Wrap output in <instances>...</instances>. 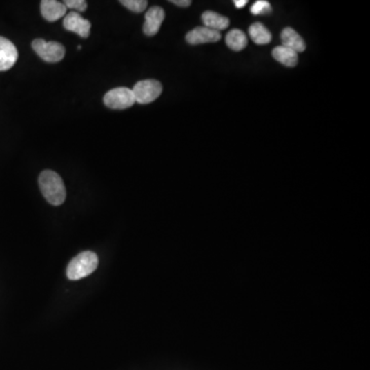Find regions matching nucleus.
<instances>
[{
  "label": "nucleus",
  "instance_id": "nucleus-5",
  "mask_svg": "<svg viewBox=\"0 0 370 370\" xmlns=\"http://www.w3.org/2000/svg\"><path fill=\"white\" fill-rule=\"evenodd\" d=\"M32 48L43 61L48 63H57L63 60L65 48L57 41H46L41 39H35Z\"/></svg>",
  "mask_w": 370,
  "mask_h": 370
},
{
  "label": "nucleus",
  "instance_id": "nucleus-2",
  "mask_svg": "<svg viewBox=\"0 0 370 370\" xmlns=\"http://www.w3.org/2000/svg\"><path fill=\"white\" fill-rule=\"evenodd\" d=\"M98 262V256L94 252H81L67 266V277L73 281L84 279L96 271Z\"/></svg>",
  "mask_w": 370,
  "mask_h": 370
},
{
  "label": "nucleus",
  "instance_id": "nucleus-18",
  "mask_svg": "<svg viewBox=\"0 0 370 370\" xmlns=\"http://www.w3.org/2000/svg\"><path fill=\"white\" fill-rule=\"evenodd\" d=\"M64 4L67 8H72V10L79 12H79H85L88 8L87 1H85V0H66Z\"/></svg>",
  "mask_w": 370,
  "mask_h": 370
},
{
  "label": "nucleus",
  "instance_id": "nucleus-11",
  "mask_svg": "<svg viewBox=\"0 0 370 370\" xmlns=\"http://www.w3.org/2000/svg\"><path fill=\"white\" fill-rule=\"evenodd\" d=\"M281 41L283 46L294 50L298 54L306 50V43H304L302 37L294 29L290 28V27H287V28L283 29V31H282Z\"/></svg>",
  "mask_w": 370,
  "mask_h": 370
},
{
  "label": "nucleus",
  "instance_id": "nucleus-14",
  "mask_svg": "<svg viewBox=\"0 0 370 370\" xmlns=\"http://www.w3.org/2000/svg\"><path fill=\"white\" fill-rule=\"evenodd\" d=\"M249 35L256 45H268L272 41V35L262 23H254L249 27Z\"/></svg>",
  "mask_w": 370,
  "mask_h": 370
},
{
  "label": "nucleus",
  "instance_id": "nucleus-6",
  "mask_svg": "<svg viewBox=\"0 0 370 370\" xmlns=\"http://www.w3.org/2000/svg\"><path fill=\"white\" fill-rule=\"evenodd\" d=\"M63 26L67 31L77 33L83 39H88L91 33V22L77 12H69L65 16Z\"/></svg>",
  "mask_w": 370,
  "mask_h": 370
},
{
  "label": "nucleus",
  "instance_id": "nucleus-20",
  "mask_svg": "<svg viewBox=\"0 0 370 370\" xmlns=\"http://www.w3.org/2000/svg\"><path fill=\"white\" fill-rule=\"evenodd\" d=\"M247 3V0H235V6H237V8H244Z\"/></svg>",
  "mask_w": 370,
  "mask_h": 370
},
{
  "label": "nucleus",
  "instance_id": "nucleus-17",
  "mask_svg": "<svg viewBox=\"0 0 370 370\" xmlns=\"http://www.w3.org/2000/svg\"><path fill=\"white\" fill-rule=\"evenodd\" d=\"M119 2L132 12H137V14L144 12L145 8H147V4H148L146 0H121Z\"/></svg>",
  "mask_w": 370,
  "mask_h": 370
},
{
  "label": "nucleus",
  "instance_id": "nucleus-10",
  "mask_svg": "<svg viewBox=\"0 0 370 370\" xmlns=\"http://www.w3.org/2000/svg\"><path fill=\"white\" fill-rule=\"evenodd\" d=\"M41 14L48 22H56L66 14L67 8L64 2L56 0H43L41 3Z\"/></svg>",
  "mask_w": 370,
  "mask_h": 370
},
{
  "label": "nucleus",
  "instance_id": "nucleus-7",
  "mask_svg": "<svg viewBox=\"0 0 370 370\" xmlns=\"http://www.w3.org/2000/svg\"><path fill=\"white\" fill-rule=\"evenodd\" d=\"M222 39L220 31L207 28V27H197L189 31L186 35V41L189 45L197 46L202 43H217Z\"/></svg>",
  "mask_w": 370,
  "mask_h": 370
},
{
  "label": "nucleus",
  "instance_id": "nucleus-15",
  "mask_svg": "<svg viewBox=\"0 0 370 370\" xmlns=\"http://www.w3.org/2000/svg\"><path fill=\"white\" fill-rule=\"evenodd\" d=\"M226 43L231 50L240 52L247 46L248 39L243 31L239 30V29H233L226 35Z\"/></svg>",
  "mask_w": 370,
  "mask_h": 370
},
{
  "label": "nucleus",
  "instance_id": "nucleus-19",
  "mask_svg": "<svg viewBox=\"0 0 370 370\" xmlns=\"http://www.w3.org/2000/svg\"><path fill=\"white\" fill-rule=\"evenodd\" d=\"M171 2L180 8H187L191 4V0H171Z\"/></svg>",
  "mask_w": 370,
  "mask_h": 370
},
{
  "label": "nucleus",
  "instance_id": "nucleus-8",
  "mask_svg": "<svg viewBox=\"0 0 370 370\" xmlns=\"http://www.w3.org/2000/svg\"><path fill=\"white\" fill-rule=\"evenodd\" d=\"M165 19V12L161 6H153L145 14V23L143 25V32L147 37L157 35L161 28L162 23Z\"/></svg>",
  "mask_w": 370,
  "mask_h": 370
},
{
  "label": "nucleus",
  "instance_id": "nucleus-13",
  "mask_svg": "<svg viewBox=\"0 0 370 370\" xmlns=\"http://www.w3.org/2000/svg\"><path fill=\"white\" fill-rule=\"evenodd\" d=\"M273 57L278 62L288 67H294L298 62V52L283 46H277L273 50Z\"/></svg>",
  "mask_w": 370,
  "mask_h": 370
},
{
  "label": "nucleus",
  "instance_id": "nucleus-16",
  "mask_svg": "<svg viewBox=\"0 0 370 370\" xmlns=\"http://www.w3.org/2000/svg\"><path fill=\"white\" fill-rule=\"evenodd\" d=\"M250 12L252 14H266L272 12V6L269 1L266 0H258V1L254 2L253 6L250 8Z\"/></svg>",
  "mask_w": 370,
  "mask_h": 370
},
{
  "label": "nucleus",
  "instance_id": "nucleus-9",
  "mask_svg": "<svg viewBox=\"0 0 370 370\" xmlns=\"http://www.w3.org/2000/svg\"><path fill=\"white\" fill-rule=\"evenodd\" d=\"M16 46L6 37H0V71L10 70L18 60Z\"/></svg>",
  "mask_w": 370,
  "mask_h": 370
},
{
  "label": "nucleus",
  "instance_id": "nucleus-1",
  "mask_svg": "<svg viewBox=\"0 0 370 370\" xmlns=\"http://www.w3.org/2000/svg\"><path fill=\"white\" fill-rule=\"evenodd\" d=\"M41 193L52 206H60L66 199V188L58 173L52 170L41 172L39 179Z\"/></svg>",
  "mask_w": 370,
  "mask_h": 370
},
{
  "label": "nucleus",
  "instance_id": "nucleus-12",
  "mask_svg": "<svg viewBox=\"0 0 370 370\" xmlns=\"http://www.w3.org/2000/svg\"><path fill=\"white\" fill-rule=\"evenodd\" d=\"M202 21L205 27L213 29V30H224L230 26V20L226 17L222 16L215 12H210V10L202 14Z\"/></svg>",
  "mask_w": 370,
  "mask_h": 370
},
{
  "label": "nucleus",
  "instance_id": "nucleus-4",
  "mask_svg": "<svg viewBox=\"0 0 370 370\" xmlns=\"http://www.w3.org/2000/svg\"><path fill=\"white\" fill-rule=\"evenodd\" d=\"M132 91H133L136 102L139 104H148L161 96L163 87H162V84L155 79H146V81H138Z\"/></svg>",
  "mask_w": 370,
  "mask_h": 370
},
{
  "label": "nucleus",
  "instance_id": "nucleus-3",
  "mask_svg": "<svg viewBox=\"0 0 370 370\" xmlns=\"http://www.w3.org/2000/svg\"><path fill=\"white\" fill-rule=\"evenodd\" d=\"M103 101L108 108L115 109V110L129 108L136 103L133 91L125 87L115 88L107 92Z\"/></svg>",
  "mask_w": 370,
  "mask_h": 370
}]
</instances>
